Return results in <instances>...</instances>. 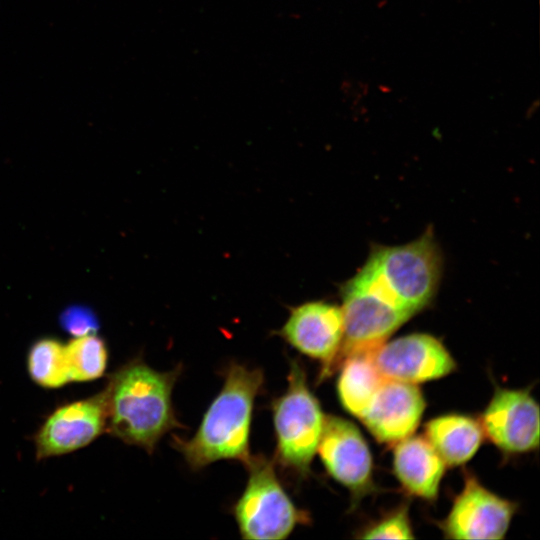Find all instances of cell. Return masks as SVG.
Wrapping results in <instances>:
<instances>
[{"label": "cell", "instance_id": "1", "mask_svg": "<svg viewBox=\"0 0 540 540\" xmlns=\"http://www.w3.org/2000/svg\"><path fill=\"white\" fill-rule=\"evenodd\" d=\"M180 366L160 372L135 358L108 376L106 432L152 453L169 431L181 428L172 403Z\"/></svg>", "mask_w": 540, "mask_h": 540}, {"label": "cell", "instance_id": "5", "mask_svg": "<svg viewBox=\"0 0 540 540\" xmlns=\"http://www.w3.org/2000/svg\"><path fill=\"white\" fill-rule=\"evenodd\" d=\"M245 467L248 480L233 506L242 538L285 539L297 525L308 522L307 514L295 506L284 490L273 460L263 454L251 455Z\"/></svg>", "mask_w": 540, "mask_h": 540}, {"label": "cell", "instance_id": "16", "mask_svg": "<svg viewBox=\"0 0 540 540\" xmlns=\"http://www.w3.org/2000/svg\"><path fill=\"white\" fill-rule=\"evenodd\" d=\"M372 354L352 355L339 366V400L343 408L358 419L365 414L385 379L375 366Z\"/></svg>", "mask_w": 540, "mask_h": 540}, {"label": "cell", "instance_id": "4", "mask_svg": "<svg viewBox=\"0 0 540 540\" xmlns=\"http://www.w3.org/2000/svg\"><path fill=\"white\" fill-rule=\"evenodd\" d=\"M271 411L276 437L274 463L295 475L306 476L326 416L298 361L290 362L287 389L272 401Z\"/></svg>", "mask_w": 540, "mask_h": 540}, {"label": "cell", "instance_id": "12", "mask_svg": "<svg viewBox=\"0 0 540 540\" xmlns=\"http://www.w3.org/2000/svg\"><path fill=\"white\" fill-rule=\"evenodd\" d=\"M371 356L384 377L412 384L442 378L456 368L445 346L424 333L385 342Z\"/></svg>", "mask_w": 540, "mask_h": 540}, {"label": "cell", "instance_id": "7", "mask_svg": "<svg viewBox=\"0 0 540 540\" xmlns=\"http://www.w3.org/2000/svg\"><path fill=\"white\" fill-rule=\"evenodd\" d=\"M105 393L66 403L56 408L34 436L38 460L81 449L106 432Z\"/></svg>", "mask_w": 540, "mask_h": 540}, {"label": "cell", "instance_id": "11", "mask_svg": "<svg viewBox=\"0 0 540 540\" xmlns=\"http://www.w3.org/2000/svg\"><path fill=\"white\" fill-rule=\"evenodd\" d=\"M317 452L330 476L355 497L372 490V456L354 423L338 416H326Z\"/></svg>", "mask_w": 540, "mask_h": 540}, {"label": "cell", "instance_id": "10", "mask_svg": "<svg viewBox=\"0 0 540 540\" xmlns=\"http://www.w3.org/2000/svg\"><path fill=\"white\" fill-rule=\"evenodd\" d=\"M484 435L508 453L539 446V406L529 389L497 388L480 421Z\"/></svg>", "mask_w": 540, "mask_h": 540}, {"label": "cell", "instance_id": "17", "mask_svg": "<svg viewBox=\"0 0 540 540\" xmlns=\"http://www.w3.org/2000/svg\"><path fill=\"white\" fill-rule=\"evenodd\" d=\"M27 369L30 378L43 388H60L70 382L64 344L54 338L33 343L28 351Z\"/></svg>", "mask_w": 540, "mask_h": 540}, {"label": "cell", "instance_id": "20", "mask_svg": "<svg viewBox=\"0 0 540 540\" xmlns=\"http://www.w3.org/2000/svg\"><path fill=\"white\" fill-rule=\"evenodd\" d=\"M62 324L64 328L72 335L82 336L87 334H95L97 328L94 317L82 310L68 311L62 317Z\"/></svg>", "mask_w": 540, "mask_h": 540}, {"label": "cell", "instance_id": "19", "mask_svg": "<svg viewBox=\"0 0 540 540\" xmlns=\"http://www.w3.org/2000/svg\"><path fill=\"white\" fill-rule=\"evenodd\" d=\"M364 539L414 538L407 506H402L365 530Z\"/></svg>", "mask_w": 540, "mask_h": 540}, {"label": "cell", "instance_id": "2", "mask_svg": "<svg viewBox=\"0 0 540 540\" xmlns=\"http://www.w3.org/2000/svg\"><path fill=\"white\" fill-rule=\"evenodd\" d=\"M223 374L224 384L195 434L187 440L175 437L173 441L193 470L219 460H238L245 465L251 457L253 407L263 388V371L232 362Z\"/></svg>", "mask_w": 540, "mask_h": 540}, {"label": "cell", "instance_id": "9", "mask_svg": "<svg viewBox=\"0 0 540 540\" xmlns=\"http://www.w3.org/2000/svg\"><path fill=\"white\" fill-rule=\"evenodd\" d=\"M300 353L321 363L320 379L336 370L343 340L341 307L312 301L293 308L278 331Z\"/></svg>", "mask_w": 540, "mask_h": 540}, {"label": "cell", "instance_id": "13", "mask_svg": "<svg viewBox=\"0 0 540 540\" xmlns=\"http://www.w3.org/2000/svg\"><path fill=\"white\" fill-rule=\"evenodd\" d=\"M425 405L416 384L385 377L360 420L377 441L396 444L416 430Z\"/></svg>", "mask_w": 540, "mask_h": 540}, {"label": "cell", "instance_id": "18", "mask_svg": "<svg viewBox=\"0 0 540 540\" xmlns=\"http://www.w3.org/2000/svg\"><path fill=\"white\" fill-rule=\"evenodd\" d=\"M70 382H87L100 378L106 371L108 349L95 334L76 336L64 344Z\"/></svg>", "mask_w": 540, "mask_h": 540}, {"label": "cell", "instance_id": "6", "mask_svg": "<svg viewBox=\"0 0 540 540\" xmlns=\"http://www.w3.org/2000/svg\"><path fill=\"white\" fill-rule=\"evenodd\" d=\"M343 340L336 369L352 355L372 354L413 314L354 277L342 287Z\"/></svg>", "mask_w": 540, "mask_h": 540}, {"label": "cell", "instance_id": "14", "mask_svg": "<svg viewBox=\"0 0 540 540\" xmlns=\"http://www.w3.org/2000/svg\"><path fill=\"white\" fill-rule=\"evenodd\" d=\"M445 462L423 436H408L396 443L393 469L404 489L425 500L437 497Z\"/></svg>", "mask_w": 540, "mask_h": 540}, {"label": "cell", "instance_id": "15", "mask_svg": "<svg viewBox=\"0 0 540 540\" xmlns=\"http://www.w3.org/2000/svg\"><path fill=\"white\" fill-rule=\"evenodd\" d=\"M425 437L448 466L469 461L482 443L480 421L461 414H447L425 424Z\"/></svg>", "mask_w": 540, "mask_h": 540}, {"label": "cell", "instance_id": "8", "mask_svg": "<svg viewBox=\"0 0 540 540\" xmlns=\"http://www.w3.org/2000/svg\"><path fill=\"white\" fill-rule=\"evenodd\" d=\"M517 509L516 503L485 488L466 474L464 487L441 523L446 538L502 539Z\"/></svg>", "mask_w": 540, "mask_h": 540}, {"label": "cell", "instance_id": "3", "mask_svg": "<svg viewBox=\"0 0 540 540\" xmlns=\"http://www.w3.org/2000/svg\"><path fill=\"white\" fill-rule=\"evenodd\" d=\"M441 257L428 231L409 244L377 246L355 278L413 315L432 300Z\"/></svg>", "mask_w": 540, "mask_h": 540}]
</instances>
